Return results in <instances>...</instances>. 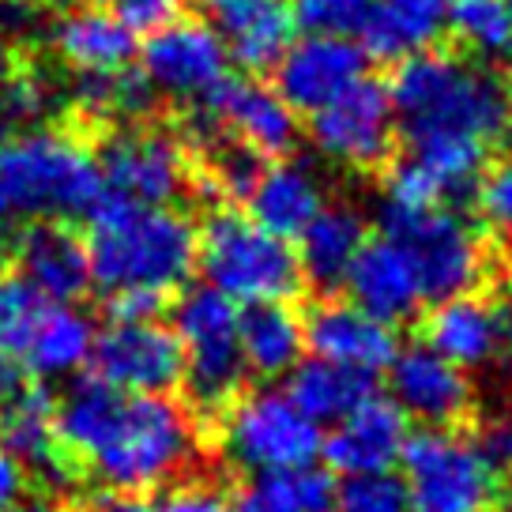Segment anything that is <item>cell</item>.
<instances>
[{"instance_id":"cell-34","label":"cell","mask_w":512,"mask_h":512,"mask_svg":"<svg viewBox=\"0 0 512 512\" xmlns=\"http://www.w3.org/2000/svg\"><path fill=\"white\" fill-rule=\"evenodd\" d=\"M332 512H411V501L403 479L373 471V475H347V482L336 486Z\"/></svg>"},{"instance_id":"cell-17","label":"cell","mask_w":512,"mask_h":512,"mask_svg":"<svg viewBox=\"0 0 512 512\" xmlns=\"http://www.w3.org/2000/svg\"><path fill=\"white\" fill-rule=\"evenodd\" d=\"M16 272L49 302H80L91 283L87 238L76 234L68 219H31L8 241Z\"/></svg>"},{"instance_id":"cell-31","label":"cell","mask_w":512,"mask_h":512,"mask_svg":"<svg viewBox=\"0 0 512 512\" xmlns=\"http://www.w3.org/2000/svg\"><path fill=\"white\" fill-rule=\"evenodd\" d=\"M445 27L482 61L512 57V0H448Z\"/></svg>"},{"instance_id":"cell-36","label":"cell","mask_w":512,"mask_h":512,"mask_svg":"<svg viewBox=\"0 0 512 512\" xmlns=\"http://www.w3.org/2000/svg\"><path fill=\"white\" fill-rule=\"evenodd\" d=\"M369 12V0H294V23L305 31L358 34Z\"/></svg>"},{"instance_id":"cell-18","label":"cell","mask_w":512,"mask_h":512,"mask_svg":"<svg viewBox=\"0 0 512 512\" xmlns=\"http://www.w3.org/2000/svg\"><path fill=\"white\" fill-rule=\"evenodd\" d=\"M336 430L320 437V452L339 475H373L388 471L400 460L407 441V415L396 400L384 396H362L343 418L332 422Z\"/></svg>"},{"instance_id":"cell-30","label":"cell","mask_w":512,"mask_h":512,"mask_svg":"<svg viewBox=\"0 0 512 512\" xmlns=\"http://www.w3.org/2000/svg\"><path fill=\"white\" fill-rule=\"evenodd\" d=\"M373 392V377L362 373V369L339 366V362H328V358H309V362H294L290 366V384L287 396L313 422H336L351 411L354 403Z\"/></svg>"},{"instance_id":"cell-3","label":"cell","mask_w":512,"mask_h":512,"mask_svg":"<svg viewBox=\"0 0 512 512\" xmlns=\"http://www.w3.org/2000/svg\"><path fill=\"white\" fill-rule=\"evenodd\" d=\"M87 219L91 283L102 294L132 287L170 294L196 268V226L170 204H128L102 192Z\"/></svg>"},{"instance_id":"cell-4","label":"cell","mask_w":512,"mask_h":512,"mask_svg":"<svg viewBox=\"0 0 512 512\" xmlns=\"http://www.w3.org/2000/svg\"><path fill=\"white\" fill-rule=\"evenodd\" d=\"M196 264L230 302H290L302 290V268L290 238L241 211H215L196 234Z\"/></svg>"},{"instance_id":"cell-38","label":"cell","mask_w":512,"mask_h":512,"mask_svg":"<svg viewBox=\"0 0 512 512\" xmlns=\"http://www.w3.org/2000/svg\"><path fill=\"white\" fill-rule=\"evenodd\" d=\"M166 309V294L159 290H113L106 294V317L110 320H155Z\"/></svg>"},{"instance_id":"cell-16","label":"cell","mask_w":512,"mask_h":512,"mask_svg":"<svg viewBox=\"0 0 512 512\" xmlns=\"http://www.w3.org/2000/svg\"><path fill=\"white\" fill-rule=\"evenodd\" d=\"M392 400L407 418H418L422 426H456L464 422L475 392L467 381V369L448 362L430 343H415L392 354L388 362Z\"/></svg>"},{"instance_id":"cell-2","label":"cell","mask_w":512,"mask_h":512,"mask_svg":"<svg viewBox=\"0 0 512 512\" xmlns=\"http://www.w3.org/2000/svg\"><path fill=\"white\" fill-rule=\"evenodd\" d=\"M57 437L113 494H144L174 482L196 460L200 433L170 392H125L98 373L76 377L57 400Z\"/></svg>"},{"instance_id":"cell-39","label":"cell","mask_w":512,"mask_h":512,"mask_svg":"<svg viewBox=\"0 0 512 512\" xmlns=\"http://www.w3.org/2000/svg\"><path fill=\"white\" fill-rule=\"evenodd\" d=\"M106 4L128 19L132 31H151L170 16H177V0H106Z\"/></svg>"},{"instance_id":"cell-41","label":"cell","mask_w":512,"mask_h":512,"mask_svg":"<svg viewBox=\"0 0 512 512\" xmlns=\"http://www.w3.org/2000/svg\"><path fill=\"white\" fill-rule=\"evenodd\" d=\"M23 494H27V467L0 445V512L16 509L19 501H23Z\"/></svg>"},{"instance_id":"cell-43","label":"cell","mask_w":512,"mask_h":512,"mask_svg":"<svg viewBox=\"0 0 512 512\" xmlns=\"http://www.w3.org/2000/svg\"><path fill=\"white\" fill-rule=\"evenodd\" d=\"M16 72V49H12V38H8V27L0 23V87L8 83V76Z\"/></svg>"},{"instance_id":"cell-13","label":"cell","mask_w":512,"mask_h":512,"mask_svg":"<svg viewBox=\"0 0 512 512\" xmlns=\"http://www.w3.org/2000/svg\"><path fill=\"white\" fill-rule=\"evenodd\" d=\"M91 366L102 381L125 392H174L181 384L185 354L174 328L155 320H110L95 336Z\"/></svg>"},{"instance_id":"cell-11","label":"cell","mask_w":512,"mask_h":512,"mask_svg":"<svg viewBox=\"0 0 512 512\" xmlns=\"http://www.w3.org/2000/svg\"><path fill=\"white\" fill-rule=\"evenodd\" d=\"M140 49V72L155 95L200 106L230 76V53L204 19H177L151 27Z\"/></svg>"},{"instance_id":"cell-7","label":"cell","mask_w":512,"mask_h":512,"mask_svg":"<svg viewBox=\"0 0 512 512\" xmlns=\"http://www.w3.org/2000/svg\"><path fill=\"white\" fill-rule=\"evenodd\" d=\"M400 464L411 512H490L501 490L494 464L452 426H426L407 437Z\"/></svg>"},{"instance_id":"cell-21","label":"cell","mask_w":512,"mask_h":512,"mask_svg":"<svg viewBox=\"0 0 512 512\" xmlns=\"http://www.w3.org/2000/svg\"><path fill=\"white\" fill-rule=\"evenodd\" d=\"M302 324L305 347H313L317 358L362 369L369 377L388 366L392 354L400 351L396 328L354 302H320Z\"/></svg>"},{"instance_id":"cell-45","label":"cell","mask_w":512,"mask_h":512,"mask_svg":"<svg viewBox=\"0 0 512 512\" xmlns=\"http://www.w3.org/2000/svg\"><path fill=\"white\" fill-rule=\"evenodd\" d=\"M27 512H57V509H49V505H27Z\"/></svg>"},{"instance_id":"cell-9","label":"cell","mask_w":512,"mask_h":512,"mask_svg":"<svg viewBox=\"0 0 512 512\" xmlns=\"http://www.w3.org/2000/svg\"><path fill=\"white\" fill-rule=\"evenodd\" d=\"M98 159L102 189L113 200L128 204H174L189 189V151L166 128L132 121L128 128L106 136Z\"/></svg>"},{"instance_id":"cell-46","label":"cell","mask_w":512,"mask_h":512,"mask_svg":"<svg viewBox=\"0 0 512 512\" xmlns=\"http://www.w3.org/2000/svg\"><path fill=\"white\" fill-rule=\"evenodd\" d=\"M4 4H31V0H4Z\"/></svg>"},{"instance_id":"cell-12","label":"cell","mask_w":512,"mask_h":512,"mask_svg":"<svg viewBox=\"0 0 512 512\" xmlns=\"http://www.w3.org/2000/svg\"><path fill=\"white\" fill-rule=\"evenodd\" d=\"M196 128L204 144L234 136L238 144L253 147L260 159H283L302 136L298 110L275 87L230 76L196 106Z\"/></svg>"},{"instance_id":"cell-27","label":"cell","mask_w":512,"mask_h":512,"mask_svg":"<svg viewBox=\"0 0 512 512\" xmlns=\"http://www.w3.org/2000/svg\"><path fill=\"white\" fill-rule=\"evenodd\" d=\"M95 336V320L76 309V302H49L19 362L38 381L72 377L76 369L91 362Z\"/></svg>"},{"instance_id":"cell-23","label":"cell","mask_w":512,"mask_h":512,"mask_svg":"<svg viewBox=\"0 0 512 512\" xmlns=\"http://www.w3.org/2000/svg\"><path fill=\"white\" fill-rule=\"evenodd\" d=\"M245 204L260 226L283 238H298L302 226L324 208V181L309 162H294L283 155L272 166H260Z\"/></svg>"},{"instance_id":"cell-26","label":"cell","mask_w":512,"mask_h":512,"mask_svg":"<svg viewBox=\"0 0 512 512\" xmlns=\"http://www.w3.org/2000/svg\"><path fill=\"white\" fill-rule=\"evenodd\" d=\"M448 19V0H369L362 19V49L377 61H396L430 49Z\"/></svg>"},{"instance_id":"cell-10","label":"cell","mask_w":512,"mask_h":512,"mask_svg":"<svg viewBox=\"0 0 512 512\" xmlns=\"http://www.w3.org/2000/svg\"><path fill=\"white\" fill-rule=\"evenodd\" d=\"M309 140L343 170L381 166L396 147V110L388 87L369 76L354 80L347 91L309 113Z\"/></svg>"},{"instance_id":"cell-42","label":"cell","mask_w":512,"mask_h":512,"mask_svg":"<svg viewBox=\"0 0 512 512\" xmlns=\"http://www.w3.org/2000/svg\"><path fill=\"white\" fill-rule=\"evenodd\" d=\"M16 388H19V369L12 366V358L0 354V411H4L8 400L16 396Z\"/></svg>"},{"instance_id":"cell-35","label":"cell","mask_w":512,"mask_h":512,"mask_svg":"<svg viewBox=\"0 0 512 512\" xmlns=\"http://www.w3.org/2000/svg\"><path fill=\"white\" fill-rule=\"evenodd\" d=\"M215 162H211V181H215V189L226 192V196H234V200H245L249 189H253L256 174H260V166L264 159L256 155L253 147L245 144H226L223 136L215 140Z\"/></svg>"},{"instance_id":"cell-25","label":"cell","mask_w":512,"mask_h":512,"mask_svg":"<svg viewBox=\"0 0 512 512\" xmlns=\"http://www.w3.org/2000/svg\"><path fill=\"white\" fill-rule=\"evenodd\" d=\"M0 445L8 448L23 467H34L42 475L61 479L64 475V448L57 437V396L46 381L19 384L16 396L0 411Z\"/></svg>"},{"instance_id":"cell-29","label":"cell","mask_w":512,"mask_h":512,"mask_svg":"<svg viewBox=\"0 0 512 512\" xmlns=\"http://www.w3.org/2000/svg\"><path fill=\"white\" fill-rule=\"evenodd\" d=\"M336 479L313 464L249 471L230 512H332Z\"/></svg>"},{"instance_id":"cell-32","label":"cell","mask_w":512,"mask_h":512,"mask_svg":"<svg viewBox=\"0 0 512 512\" xmlns=\"http://www.w3.org/2000/svg\"><path fill=\"white\" fill-rule=\"evenodd\" d=\"M46 305L49 298H42L23 275L0 268V354L4 358L12 362L23 358Z\"/></svg>"},{"instance_id":"cell-1","label":"cell","mask_w":512,"mask_h":512,"mask_svg":"<svg viewBox=\"0 0 512 512\" xmlns=\"http://www.w3.org/2000/svg\"><path fill=\"white\" fill-rule=\"evenodd\" d=\"M396 136L407 159L384 181V204L426 208L467 192L512 132V83L486 61L452 53L403 57L392 87Z\"/></svg>"},{"instance_id":"cell-15","label":"cell","mask_w":512,"mask_h":512,"mask_svg":"<svg viewBox=\"0 0 512 512\" xmlns=\"http://www.w3.org/2000/svg\"><path fill=\"white\" fill-rule=\"evenodd\" d=\"M426 343L460 369H486L512 358V302H490L479 294H452L433 302L426 317Z\"/></svg>"},{"instance_id":"cell-22","label":"cell","mask_w":512,"mask_h":512,"mask_svg":"<svg viewBox=\"0 0 512 512\" xmlns=\"http://www.w3.org/2000/svg\"><path fill=\"white\" fill-rule=\"evenodd\" d=\"M343 287L351 290L354 305H362L366 313L381 317L392 328L411 320L426 305L407 256L400 253V245L392 238H366V245L354 256L351 272L343 279Z\"/></svg>"},{"instance_id":"cell-37","label":"cell","mask_w":512,"mask_h":512,"mask_svg":"<svg viewBox=\"0 0 512 512\" xmlns=\"http://www.w3.org/2000/svg\"><path fill=\"white\" fill-rule=\"evenodd\" d=\"M479 211L497 238L512 245V159L479 177Z\"/></svg>"},{"instance_id":"cell-40","label":"cell","mask_w":512,"mask_h":512,"mask_svg":"<svg viewBox=\"0 0 512 512\" xmlns=\"http://www.w3.org/2000/svg\"><path fill=\"white\" fill-rule=\"evenodd\" d=\"M479 452L494 464V471H501L505 464H512V415L490 418L475 437Z\"/></svg>"},{"instance_id":"cell-44","label":"cell","mask_w":512,"mask_h":512,"mask_svg":"<svg viewBox=\"0 0 512 512\" xmlns=\"http://www.w3.org/2000/svg\"><path fill=\"white\" fill-rule=\"evenodd\" d=\"M501 471H505V490H509V497H512V464H505Z\"/></svg>"},{"instance_id":"cell-24","label":"cell","mask_w":512,"mask_h":512,"mask_svg":"<svg viewBox=\"0 0 512 512\" xmlns=\"http://www.w3.org/2000/svg\"><path fill=\"white\" fill-rule=\"evenodd\" d=\"M366 219L351 204H324L298 234V268L317 290H339L354 256L366 245Z\"/></svg>"},{"instance_id":"cell-33","label":"cell","mask_w":512,"mask_h":512,"mask_svg":"<svg viewBox=\"0 0 512 512\" xmlns=\"http://www.w3.org/2000/svg\"><path fill=\"white\" fill-rule=\"evenodd\" d=\"M98 512H230L219 490L211 486H159L144 494H117L98 501Z\"/></svg>"},{"instance_id":"cell-14","label":"cell","mask_w":512,"mask_h":512,"mask_svg":"<svg viewBox=\"0 0 512 512\" xmlns=\"http://www.w3.org/2000/svg\"><path fill=\"white\" fill-rule=\"evenodd\" d=\"M366 49L351 42V34L305 31V38H290L283 57L272 64L275 91L298 113H313L366 76Z\"/></svg>"},{"instance_id":"cell-28","label":"cell","mask_w":512,"mask_h":512,"mask_svg":"<svg viewBox=\"0 0 512 512\" xmlns=\"http://www.w3.org/2000/svg\"><path fill=\"white\" fill-rule=\"evenodd\" d=\"M245 369L256 377H283L305 351V324L287 302H253L238 309Z\"/></svg>"},{"instance_id":"cell-20","label":"cell","mask_w":512,"mask_h":512,"mask_svg":"<svg viewBox=\"0 0 512 512\" xmlns=\"http://www.w3.org/2000/svg\"><path fill=\"white\" fill-rule=\"evenodd\" d=\"M204 23L223 38L230 61L268 72L294 38L290 0H196Z\"/></svg>"},{"instance_id":"cell-6","label":"cell","mask_w":512,"mask_h":512,"mask_svg":"<svg viewBox=\"0 0 512 512\" xmlns=\"http://www.w3.org/2000/svg\"><path fill=\"white\" fill-rule=\"evenodd\" d=\"M174 332L185 354L181 384L189 388L192 403L208 415L223 411L249 373L238 339V302L211 283L185 290L174 305Z\"/></svg>"},{"instance_id":"cell-19","label":"cell","mask_w":512,"mask_h":512,"mask_svg":"<svg viewBox=\"0 0 512 512\" xmlns=\"http://www.w3.org/2000/svg\"><path fill=\"white\" fill-rule=\"evenodd\" d=\"M49 46L72 72H113L136 57V31L128 19L98 0H76L49 23Z\"/></svg>"},{"instance_id":"cell-47","label":"cell","mask_w":512,"mask_h":512,"mask_svg":"<svg viewBox=\"0 0 512 512\" xmlns=\"http://www.w3.org/2000/svg\"><path fill=\"white\" fill-rule=\"evenodd\" d=\"M4 512H27V509H4Z\"/></svg>"},{"instance_id":"cell-8","label":"cell","mask_w":512,"mask_h":512,"mask_svg":"<svg viewBox=\"0 0 512 512\" xmlns=\"http://www.w3.org/2000/svg\"><path fill=\"white\" fill-rule=\"evenodd\" d=\"M223 456L241 471L313 464L320 452V422L305 415L287 388H256L223 407Z\"/></svg>"},{"instance_id":"cell-5","label":"cell","mask_w":512,"mask_h":512,"mask_svg":"<svg viewBox=\"0 0 512 512\" xmlns=\"http://www.w3.org/2000/svg\"><path fill=\"white\" fill-rule=\"evenodd\" d=\"M384 238L400 245L407 256L422 302H445L452 294H467L486 275V249L475 223L445 204L426 208H396L381 204Z\"/></svg>"}]
</instances>
